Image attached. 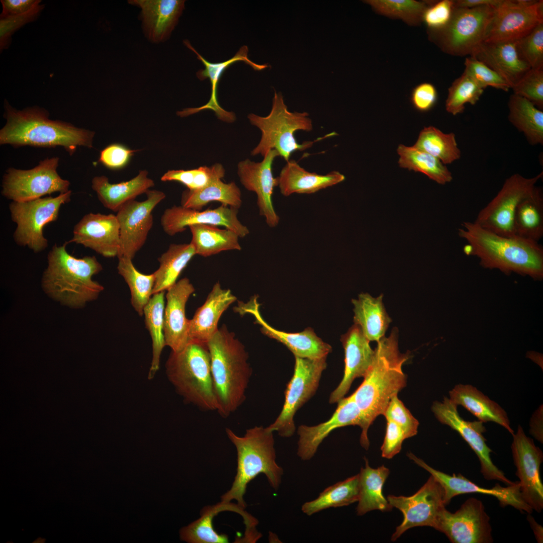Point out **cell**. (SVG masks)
<instances>
[{
	"instance_id": "obj_23",
	"label": "cell",
	"mask_w": 543,
	"mask_h": 543,
	"mask_svg": "<svg viewBox=\"0 0 543 543\" xmlns=\"http://www.w3.org/2000/svg\"><path fill=\"white\" fill-rule=\"evenodd\" d=\"M89 248L105 257L118 256L120 227L116 215L89 213L75 225L72 238L66 241Z\"/></svg>"
},
{
	"instance_id": "obj_52",
	"label": "cell",
	"mask_w": 543,
	"mask_h": 543,
	"mask_svg": "<svg viewBox=\"0 0 543 543\" xmlns=\"http://www.w3.org/2000/svg\"><path fill=\"white\" fill-rule=\"evenodd\" d=\"M464 64V72L484 89L491 86L507 92L510 88L507 82L496 72L474 58L471 56L466 58Z\"/></svg>"
},
{
	"instance_id": "obj_43",
	"label": "cell",
	"mask_w": 543,
	"mask_h": 543,
	"mask_svg": "<svg viewBox=\"0 0 543 543\" xmlns=\"http://www.w3.org/2000/svg\"><path fill=\"white\" fill-rule=\"evenodd\" d=\"M359 497V475L338 482L325 488L315 499L304 503L302 511L308 516L329 508L340 507L357 502Z\"/></svg>"
},
{
	"instance_id": "obj_47",
	"label": "cell",
	"mask_w": 543,
	"mask_h": 543,
	"mask_svg": "<svg viewBox=\"0 0 543 543\" xmlns=\"http://www.w3.org/2000/svg\"><path fill=\"white\" fill-rule=\"evenodd\" d=\"M118 259V273L129 287L131 304L137 313L142 316L153 295L154 273L147 275L140 273L135 267L131 259L120 257Z\"/></svg>"
},
{
	"instance_id": "obj_58",
	"label": "cell",
	"mask_w": 543,
	"mask_h": 543,
	"mask_svg": "<svg viewBox=\"0 0 543 543\" xmlns=\"http://www.w3.org/2000/svg\"><path fill=\"white\" fill-rule=\"evenodd\" d=\"M386 421V433L381 449L382 457L390 459L400 451L402 443L407 438L399 425L390 420Z\"/></svg>"
},
{
	"instance_id": "obj_45",
	"label": "cell",
	"mask_w": 543,
	"mask_h": 543,
	"mask_svg": "<svg viewBox=\"0 0 543 543\" xmlns=\"http://www.w3.org/2000/svg\"><path fill=\"white\" fill-rule=\"evenodd\" d=\"M165 291L153 295L144 309L146 328L152 339V358L148 378L152 379L159 370L161 352L166 345L164 334Z\"/></svg>"
},
{
	"instance_id": "obj_9",
	"label": "cell",
	"mask_w": 543,
	"mask_h": 543,
	"mask_svg": "<svg viewBox=\"0 0 543 543\" xmlns=\"http://www.w3.org/2000/svg\"><path fill=\"white\" fill-rule=\"evenodd\" d=\"M495 8L455 7L448 24L437 30H428L429 39L444 52L454 56L471 55L485 38Z\"/></svg>"
},
{
	"instance_id": "obj_19",
	"label": "cell",
	"mask_w": 543,
	"mask_h": 543,
	"mask_svg": "<svg viewBox=\"0 0 543 543\" xmlns=\"http://www.w3.org/2000/svg\"><path fill=\"white\" fill-rule=\"evenodd\" d=\"M512 436L511 448L521 496L533 510L540 513L543 509V484L540 475L543 453L526 436L521 426L518 425Z\"/></svg>"
},
{
	"instance_id": "obj_53",
	"label": "cell",
	"mask_w": 543,
	"mask_h": 543,
	"mask_svg": "<svg viewBox=\"0 0 543 543\" xmlns=\"http://www.w3.org/2000/svg\"><path fill=\"white\" fill-rule=\"evenodd\" d=\"M37 0L28 11L17 15L0 18V50L7 48L11 42L13 34L26 24L35 20L44 8Z\"/></svg>"
},
{
	"instance_id": "obj_51",
	"label": "cell",
	"mask_w": 543,
	"mask_h": 543,
	"mask_svg": "<svg viewBox=\"0 0 543 543\" xmlns=\"http://www.w3.org/2000/svg\"><path fill=\"white\" fill-rule=\"evenodd\" d=\"M519 50L531 68H543V23L517 40Z\"/></svg>"
},
{
	"instance_id": "obj_5",
	"label": "cell",
	"mask_w": 543,
	"mask_h": 543,
	"mask_svg": "<svg viewBox=\"0 0 543 543\" xmlns=\"http://www.w3.org/2000/svg\"><path fill=\"white\" fill-rule=\"evenodd\" d=\"M218 408L223 417L235 411L245 400L252 370L244 346L225 325L207 342Z\"/></svg>"
},
{
	"instance_id": "obj_54",
	"label": "cell",
	"mask_w": 543,
	"mask_h": 543,
	"mask_svg": "<svg viewBox=\"0 0 543 543\" xmlns=\"http://www.w3.org/2000/svg\"><path fill=\"white\" fill-rule=\"evenodd\" d=\"M512 89L540 110L543 107V68H531Z\"/></svg>"
},
{
	"instance_id": "obj_28",
	"label": "cell",
	"mask_w": 543,
	"mask_h": 543,
	"mask_svg": "<svg viewBox=\"0 0 543 543\" xmlns=\"http://www.w3.org/2000/svg\"><path fill=\"white\" fill-rule=\"evenodd\" d=\"M195 289L189 279L184 278L167 290L164 312V334L166 345L173 352L182 350L190 342L189 320L186 305Z\"/></svg>"
},
{
	"instance_id": "obj_26",
	"label": "cell",
	"mask_w": 543,
	"mask_h": 543,
	"mask_svg": "<svg viewBox=\"0 0 543 543\" xmlns=\"http://www.w3.org/2000/svg\"><path fill=\"white\" fill-rule=\"evenodd\" d=\"M344 350L343 378L329 397L330 404L338 403L348 392L353 381L364 377L370 366L375 351L360 327L354 324L341 338Z\"/></svg>"
},
{
	"instance_id": "obj_39",
	"label": "cell",
	"mask_w": 543,
	"mask_h": 543,
	"mask_svg": "<svg viewBox=\"0 0 543 543\" xmlns=\"http://www.w3.org/2000/svg\"><path fill=\"white\" fill-rule=\"evenodd\" d=\"M192 234L190 243L196 254L208 257L227 250H241L239 236L233 231L216 226L196 224L189 227Z\"/></svg>"
},
{
	"instance_id": "obj_11",
	"label": "cell",
	"mask_w": 543,
	"mask_h": 543,
	"mask_svg": "<svg viewBox=\"0 0 543 543\" xmlns=\"http://www.w3.org/2000/svg\"><path fill=\"white\" fill-rule=\"evenodd\" d=\"M327 366L326 357L320 358L295 356L293 375L287 385L283 408L276 420L267 428L283 437L292 436L296 430L294 417L318 389Z\"/></svg>"
},
{
	"instance_id": "obj_61",
	"label": "cell",
	"mask_w": 543,
	"mask_h": 543,
	"mask_svg": "<svg viewBox=\"0 0 543 543\" xmlns=\"http://www.w3.org/2000/svg\"><path fill=\"white\" fill-rule=\"evenodd\" d=\"M542 405L533 414L529 423V433L541 443L543 442Z\"/></svg>"
},
{
	"instance_id": "obj_7",
	"label": "cell",
	"mask_w": 543,
	"mask_h": 543,
	"mask_svg": "<svg viewBox=\"0 0 543 543\" xmlns=\"http://www.w3.org/2000/svg\"><path fill=\"white\" fill-rule=\"evenodd\" d=\"M169 380L184 398L200 408L217 411L218 403L207 344L190 342L172 351L166 364Z\"/></svg>"
},
{
	"instance_id": "obj_27",
	"label": "cell",
	"mask_w": 543,
	"mask_h": 543,
	"mask_svg": "<svg viewBox=\"0 0 543 543\" xmlns=\"http://www.w3.org/2000/svg\"><path fill=\"white\" fill-rule=\"evenodd\" d=\"M470 56L496 72L510 88L531 69L521 55L517 41H483Z\"/></svg>"
},
{
	"instance_id": "obj_36",
	"label": "cell",
	"mask_w": 543,
	"mask_h": 543,
	"mask_svg": "<svg viewBox=\"0 0 543 543\" xmlns=\"http://www.w3.org/2000/svg\"><path fill=\"white\" fill-rule=\"evenodd\" d=\"M365 467L360 469L359 475V497L356 513L361 516L369 511L379 510L388 511L392 509L383 489L390 471L384 465L378 468L371 467L367 459Z\"/></svg>"
},
{
	"instance_id": "obj_49",
	"label": "cell",
	"mask_w": 543,
	"mask_h": 543,
	"mask_svg": "<svg viewBox=\"0 0 543 543\" xmlns=\"http://www.w3.org/2000/svg\"><path fill=\"white\" fill-rule=\"evenodd\" d=\"M225 170L220 163L211 166H200L189 170H170L161 177L163 182H178L191 191L197 190L221 179L225 176Z\"/></svg>"
},
{
	"instance_id": "obj_59",
	"label": "cell",
	"mask_w": 543,
	"mask_h": 543,
	"mask_svg": "<svg viewBox=\"0 0 543 543\" xmlns=\"http://www.w3.org/2000/svg\"><path fill=\"white\" fill-rule=\"evenodd\" d=\"M411 102L414 108L421 112L430 110L437 100V92L435 86L429 82L416 85L411 95Z\"/></svg>"
},
{
	"instance_id": "obj_60",
	"label": "cell",
	"mask_w": 543,
	"mask_h": 543,
	"mask_svg": "<svg viewBox=\"0 0 543 543\" xmlns=\"http://www.w3.org/2000/svg\"><path fill=\"white\" fill-rule=\"evenodd\" d=\"M37 0H1L2 12L0 18L24 13L36 3Z\"/></svg>"
},
{
	"instance_id": "obj_41",
	"label": "cell",
	"mask_w": 543,
	"mask_h": 543,
	"mask_svg": "<svg viewBox=\"0 0 543 543\" xmlns=\"http://www.w3.org/2000/svg\"><path fill=\"white\" fill-rule=\"evenodd\" d=\"M239 209L242 205L241 191L234 182L225 183L221 179L202 189L185 191L182 196L181 206L201 210L211 202Z\"/></svg>"
},
{
	"instance_id": "obj_34",
	"label": "cell",
	"mask_w": 543,
	"mask_h": 543,
	"mask_svg": "<svg viewBox=\"0 0 543 543\" xmlns=\"http://www.w3.org/2000/svg\"><path fill=\"white\" fill-rule=\"evenodd\" d=\"M449 395L451 401L466 408L479 421L495 422L512 435L514 433L505 411L473 386L458 384L449 392Z\"/></svg>"
},
{
	"instance_id": "obj_15",
	"label": "cell",
	"mask_w": 543,
	"mask_h": 543,
	"mask_svg": "<svg viewBox=\"0 0 543 543\" xmlns=\"http://www.w3.org/2000/svg\"><path fill=\"white\" fill-rule=\"evenodd\" d=\"M542 23V0H502L483 41H517Z\"/></svg>"
},
{
	"instance_id": "obj_31",
	"label": "cell",
	"mask_w": 543,
	"mask_h": 543,
	"mask_svg": "<svg viewBox=\"0 0 543 543\" xmlns=\"http://www.w3.org/2000/svg\"><path fill=\"white\" fill-rule=\"evenodd\" d=\"M237 298L229 289L222 288L219 282L213 286L205 303L189 320L190 342L207 344L218 330V323L223 312Z\"/></svg>"
},
{
	"instance_id": "obj_42",
	"label": "cell",
	"mask_w": 543,
	"mask_h": 543,
	"mask_svg": "<svg viewBox=\"0 0 543 543\" xmlns=\"http://www.w3.org/2000/svg\"><path fill=\"white\" fill-rule=\"evenodd\" d=\"M196 255L190 243L171 244L158 258L159 266L154 272L153 295L165 291L173 286L190 260Z\"/></svg>"
},
{
	"instance_id": "obj_6",
	"label": "cell",
	"mask_w": 543,
	"mask_h": 543,
	"mask_svg": "<svg viewBox=\"0 0 543 543\" xmlns=\"http://www.w3.org/2000/svg\"><path fill=\"white\" fill-rule=\"evenodd\" d=\"M226 432L236 450L237 469L231 487L221 496V502L229 503L235 500L238 506L244 509L247 505L244 496L250 481L263 474L269 485L277 490L284 471L276 462L273 432L267 427L249 428L241 436L229 428L226 429Z\"/></svg>"
},
{
	"instance_id": "obj_14",
	"label": "cell",
	"mask_w": 543,
	"mask_h": 543,
	"mask_svg": "<svg viewBox=\"0 0 543 543\" xmlns=\"http://www.w3.org/2000/svg\"><path fill=\"white\" fill-rule=\"evenodd\" d=\"M431 410L440 423L459 433L474 451L480 462V472L486 480L499 481L506 485L514 483L493 463L490 456L492 450L487 445L483 435L486 428L483 422L468 421L463 419L458 412V405L446 397L442 402H434Z\"/></svg>"
},
{
	"instance_id": "obj_46",
	"label": "cell",
	"mask_w": 543,
	"mask_h": 543,
	"mask_svg": "<svg viewBox=\"0 0 543 543\" xmlns=\"http://www.w3.org/2000/svg\"><path fill=\"white\" fill-rule=\"evenodd\" d=\"M413 146L433 156L445 165L451 163L461 156L455 134L444 133L433 126L424 127Z\"/></svg>"
},
{
	"instance_id": "obj_32",
	"label": "cell",
	"mask_w": 543,
	"mask_h": 543,
	"mask_svg": "<svg viewBox=\"0 0 543 543\" xmlns=\"http://www.w3.org/2000/svg\"><path fill=\"white\" fill-rule=\"evenodd\" d=\"M277 178L281 193L288 197L293 194H313L341 183L345 177L335 170L326 174L311 172L301 167L295 160L290 159Z\"/></svg>"
},
{
	"instance_id": "obj_57",
	"label": "cell",
	"mask_w": 543,
	"mask_h": 543,
	"mask_svg": "<svg viewBox=\"0 0 543 543\" xmlns=\"http://www.w3.org/2000/svg\"><path fill=\"white\" fill-rule=\"evenodd\" d=\"M136 151L121 144H111L101 151L99 161L109 169H119L127 165Z\"/></svg>"
},
{
	"instance_id": "obj_48",
	"label": "cell",
	"mask_w": 543,
	"mask_h": 543,
	"mask_svg": "<svg viewBox=\"0 0 543 543\" xmlns=\"http://www.w3.org/2000/svg\"><path fill=\"white\" fill-rule=\"evenodd\" d=\"M377 13L386 17L398 19L410 26H418L422 22L423 13L429 1L415 0H367Z\"/></svg>"
},
{
	"instance_id": "obj_29",
	"label": "cell",
	"mask_w": 543,
	"mask_h": 543,
	"mask_svg": "<svg viewBox=\"0 0 543 543\" xmlns=\"http://www.w3.org/2000/svg\"><path fill=\"white\" fill-rule=\"evenodd\" d=\"M184 42L188 48L196 54L198 59L200 60L205 65V68L204 69L200 70L197 72V76L200 80H204L206 78L210 79L211 84V94L209 101L205 105L198 108L185 109L182 111L177 112V115L180 117H184L204 110H211L215 112L219 119L227 123H231L233 122L236 119L234 113L223 109L219 105L217 100V85L222 73L229 65L238 61L244 62L252 67L255 70L258 71L268 67V65L266 64H258L251 61L248 57V49L246 46H242L233 57L225 61L211 63L206 60L201 56L191 45L188 40H186Z\"/></svg>"
},
{
	"instance_id": "obj_17",
	"label": "cell",
	"mask_w": 543,
	"mask_h": 543,
	"mask_svg": "<svg viewBox=\"0 0 543 543\" xmlns=\"http://www.w3.org/2000/svg\"><path fill=\"white\" fill-rule=\"evenodd\" d=\"M141 202L131 200L117 212L120 227V248L118 257L132 259L144 245L153 226L154 208L165 198L161 191L149 190Z\"/></svg>"
},
{
	"instance_id": "obj_33",
	"label": "cell",
	"mask_w": 543,
	"mask_h": 543,
	"mask_svg": "<svg viewBox=\"0 0 543 543\" xmlns=\"http://www.w3.org/2000/svg\"><path fill=\"white\" fill-rule=\"evenodd\" d=\"M147 175L146 170H141L131 179L118 184L110 183L108 178L104 175L95 176L92 180V187L105 208L117 212L125 204L146 193L154 186V182Z\"/></svg>"
},
{
	"instance_id": "obj_12",
	"label": "cell",
	"mask_w": 543,
	"mask_h": 543,
	"mask_svg": "<svg viewBox=\"0 0 543 543\" xmlns=\"http://www.w3.org/2000/svg\"><path fill=\"white\" fill-rule=\"evenodd\" d=\"M59 158H47L29 170L8 169L2 181V194L15 202L37 199L54 193L69 191L70 183L57 172Z\"/></svg>"
},
{
	"instance_id": "obj_2",
	"label": "cell",
	"mask_w": 543,
	"mask_h": 543,
	"mask_svg": "<svg viewBox=\"0 0 543 543\" xmlns=\"http://www.w3.org/2000/svg\"><path fill=\"white\" fill-rule=\"evenodd\" d=\"M462 226L458 233L468 243L465 253L478 257L484 267L536 279L542 277L543 248L538 242L502 236L474 222H464Z\"/></svg>"
},
{
	"instance_id": "obj_56",
	"label": "cell",
	"mask_w": 543,
	"mask_h": 543,
	"mask_svg": "<svg viewBox=\"0 0 543 543\" xmlns=\"http://www.w3.org/2000/svg\"><path fill=\"white\" fill-rule=\"evenodd\" d=\"M454 9V1H429L422 16V22L428 30H437L449 22Z\"/></svg>"
},
{
	"instance_id": "obj_50",
	"label": "cell",
	"mask_w": 543,
	"mask_h": 543,
	"mask_svg": "<svg viewBox=\"0 0 543 543\" xmlns=\"http://www.w3.org/2000/svg\"><path fill=\"white\" fill-rule=\"evenodd\" d=\"M484 90L472 77L463 72L448 89L445 101L446 111L454 116L463 113L465 105L476 104Z\"/></svg>"
},
{
	"instance_id": "obj_21",
	"label": "cell",
	"mask_w": 543,
	"mask_h": 543,
	"mask_svg": "<svg viewBox=\"0 0 543 543\" xmlns=\"http://www.w3.org/2000/svg\"><path fill=\"white\" fill-rule=\"evenodd\" d=\"M238 209L225 205L204 211L173 206L163 212L160 220L164 232L169 236L184 231L196 224L222 226L234 231L240 238L249 234L248 228L238 218Z\"/></svg>"
},
{
	"instance_id": "obj_18",
	"label": "cell",
	"mask_w": 543,
	"mask_h": 543,
	"mask_svg": "<svg viewBox=\"0 0 543 543\" xmlns=\"http://www.w3.org/2000/svg\"><path fill=\"white\" fill-rule=\"evenodd\" d=\"M387 499L392 507L398 509L403 515L402 523L396 527L391 537L392 541L414 527H434L439 513L445 506L443 488L431 475L413 495H389Z\"/></svg>"
},
{
	"instance_id": "obj_24",
	"label": "cell",
	"mask_w": 543,
	"mask_h": 543,
	"mask_svg": "<svg viewBox=\"0 0 543 543\" xmlns=\"http://www.w3.org/2000/svg\"><path fill=\"white\" fill-rule=\"evenodd\" d=\"M257 297H254L247 303L239 302L235 310L241 315H252L256 323L261 326V332L284 344L295 357L320 358L327 357L331 351V346L318 337L311 328L296 333L286 332L273 328L262 317Z\"/></svg>"
},
{
	"instance_id": "obj_20",
	"label": "cell",
	"mask_w": 543,
	"mask_h": 543,
	"mask_svg": "<svg viewBox=\"0 0 543 543\" xmlns=\"http://www.w3.org/2000/svg\"><path fill=\"white\" fill-rule=\"evenodd\" d=\"M408 458L417 465L428 472L441 485L443 490V501L448 504L451 499L459 495L480 493L495 497L501 507L511 506L521 512L531 514L533 509L524 501L520 491L519 481L503 487L497 483L491 488L479 486L461 474L450 475L434 469L422 460L411 452Z\"/></svg>"
},
{
	"instance_id": "obj_1",
	"label": "cell",
	"mask_w": 543,
	"mask_h": 543,
	"mask_svg": "<svg viewBox=\"0 0 543 543\" xmlns=\"http://www.w3.org/2000/svg\"><path fill=\"white\" fill-rule=\"evenodd\" d=\"M398 336L395 327L388 337L377 342L372 363L362 383L352 394L363 420L360 443L366 449L370 445L369 427L379 415L384 414L392 398L406 385L402 366L409 359V353L400 352Z\"/></svg>"
},
{
	"instance_id": "obj_22",
	"label": "cell",
	"mask_w": 543,
	"mask_h": 543,
	"mask_svg": "<svg viewBox=\"0 0 543 543\" xmlns=\"http://www.w3.org/2000/svg\"><path fill=\"white\" fill-rule=\"evenodd\" d=\"M279 156L276 150L272 149L263 156L260 162L247 159L240 161L237 165L240 182L246 190L256 194L259 214L272 228L276 227L280 221L272 202L274 188L278 186L277 178L273 174L272 165Z\"/></svg>"
},
{
	"instance_id": "obj_16",
	"label": "cell",
	"mask_w": 543,
	"mask_h": 543,
	"mask_svg": "<svg viewBox=\"0 0 543 543\" xmlns=\"http://www.w3.org/2000/svg\"><path fill=\"white\" fill-rule=\"evenodd\" d=\"M490 520L482 502L470 498L455 512L444 507L433 528L445 534L452 543H491L493 539Z\"/></svg>"
},
{
	"instance_id": "obj_63",
	"label": "cell",
	"mask_w": 543,
	"mask_h": 543,
	"mask_svg": "<svg viewBox=\"0 0 543 543\" xmlns=\"http://www.w3.org/2000/svg\"><path fill=\"white\" fill-rule=\"evenodd\" d=\"M527 519L533 530L537 542L542 543L543 542V528L542 526L539 524L530 514L527 515Z\"/></svg>"
},
{
	"instance_id": "obj_62",
	"label": "cell",
	"mask_w": 543,
	"mask_h": 543,
	"mask_svg": "<svg viewBox=\"0 0 543 543\" xmlns=\"http://www.w3.org/2000/svg\"><path fill=\"white\" fill-rule=\"evenodd\" d=\"M502 0H457L454 6L458 8H474L481 6L497 7Z\"/></svg>"
},
{
	"instance_id": "obj_4",
	"label": "cell",
	"mask_w": 543,
	"mask_h": 543,
	"mask_svg": "<svg viewBox=\"0 0 543 543\" xmlns=\"http://www.w3.org/2000/svg\"><path fill=\"white\" fill-rule=\"evenodd\" d=\"M67 244H54L47 255L42 287L51 298L72 308H81L96 299L103 286L92 279L103 269L94 256L77 258L66 250Z\"/></svg>"
},
{
	"instance_id": "obj_44",
	"label": "cell",
	"mask_w": 543,
	"mask_h": 543,
	"mask_svg": "<svg viewBox=\"0 0 543 543\" xmlns=\"http://www.w3.org/2000/svg\"><path fill=\"white\" fill-rule=\"evenodd\" d=\"M397 152L400 167L420 172L440 185L451 181V173L445 164L433 156L413 146L399 145Z\"/></svg>"
},
{
	"instance_id": "obj_8",
	"label": "cell",
	"mask_w": 543,
	"mask_h": 543,
	"mask_svg": "<svg viewBox=\"0 0 543 543\" xmlns=\"http://www.w3.org/2000/svg\"><path fill=\"white\" fill-rule=\"evenodd\" d=\"M308 116L307 112L288 111L283 96L275 91L272 110L267 116L261 117L254 114L248 115L250 123L261 133L260 140L252 150L251 155L260 154L263 156L269 150L275 149L280 156L288 161L293 152L310 148L314 141L301 144L295 137L297 131L312 130V121Z\"/></svg>"
},
{
	"instance_id": "obj_37",
	"label": "cell",
	"mask_w": 543,
	"mask_h": 543,
	"mask_svg": "<svg viewBox=\"0 0 543 543\" xmlns=\"http://www.w3.org/2000/svg\"><path fill=\"white\" fill-rule=\"evenodd\" d=\"M515 236L538 242L543 236V195L541 188L533 190L519 204L513 222Z\"/></svg>"
},
{
	"instance_id": "obj_55",
	"label": "cell",
	"mask_w": 543,
	"mask_h": 543,
	"mask_svg": "<svg viewBox=\"0 0 543 543\" xmlns=\"http://www.w3.org/2000/svg\"><path fill=\"white\" fill-rule=\"evenodd\" d=\"M383 415L386 419L390 420L399 425L404 431L407 438L417 434L418 421L412 415L397 395L392 398Z\"/></svg>"
},
{
	"instance_id": "obj_25",
	"label": "cell",
	"mask_w": 543,
	"mask_h": 543,
	"mask_svg": "<svg viewBox=\"0 0 543 543\" xmlns=\"http://www.w3.org/2000/svg\"><path fill=\"white\" fill-rule=\"evenodd\" d=\"M348 425H358L361 429L363 420L352 395L343 398L331 417L314 426L300 425L298 429L297 455L303 461L311 459L323 440L334 430Z\"/></svg>"
},
{
	"instance_id": "obj_3",
	"label": "cell",
	"mask_w": 543,
	"mask_h": 543,
	"mask_svg": "<svg viewBox=\"0 0 543 543\" xmlns=\"http://www.w3.org/2000/svg\"><path fill=\"white\" fill-rule=\"evenodd\" d=\"M4 107L6 123L0 131L1 144L49 148L59 146L70 155L78 146L93 147L94 131L50 120L47 111L39 107L17 110L7 101Z\"/></svg>"
},
{
	"instance_id": "obj_40",
	"label": "cell",
	"mask_w": 543,
	"mask_h": 543,
	"mask_svg": "<svg viewBox=\"0 0 543 543\" xmlns=\"http://www.w3.org/2000/svg\"><path fill=\"white\" fill-rule=\"evenodd\" d=\"M509 121L532 145L543 144V112L526 99L512 94L508 103Z\"/></svg>"
},
{
	"instance_id": "obj_30",
	"label": "cell",
	"mask_w": 543,
	"mask_h": 543,
	"mask_svg": "<svg viewBox=\"0 0 543 543\" xmlns=\"http://www.w3.org/2000/svg\"><path fill=\"white\" fill-rule=\"evenodd\" d=\"M128 3L141 8L144 32L155 43L168 38L185 7L183 0H131Z\"/></svg>"
},
{
	"instance_id": "obj_35",
	"label": "cell",
	"mask_w": 543,
	"mask_h": 543,
	"mask_svg": "<svg viewBox=\"0 0 543 543\" xmlns=\"http://www.w3.org/2000/svg\"><path fill=\"white\" fill-rule=\"evenodd\" d=\"M383 295L374 298L361 293L357 299H352L354 324L359 326L370 341H378L385 336L392 319L383 303Z\"/></svg>"
},
{
	"instance_id": "obj_10",
	"label": "cell",
	"mask_w": 543,
	"mask_h": 543,
	"mask_svg": "<svg viewBox=\"0 0 543 543\" xmlns=\"http://www.w3.org/2000/svg\"><path fill=\"white\" fill-rule=\"evenodd\" d=\"M71 196L69 190L55 197L49 196L22 202L12 201L9 208L11 219L17 225L13 234L15 243L27 247L35 253L47 248L48 242L43 234L44 227L57 220L61 206L70 201Z\"/></svg>"
},
{
	"instance_id": "obj_38",
	"label": "cell",
	"mask_w": 543,
	"mask_h": 543,
	"mask_svg": "<svg viewBox=\"0 0 543 543\" xmlns=\"http://www.w3.org/2000/svg\"><path fill=\"white\" fill-rule=\"evenodd\" d=\"M225 510L240 514L242 509L237 504L221 501L215 505L206 506L201 510L199 518L180 529V539L189 543L228 542V536L217 532L213 524L214 517Z\"/></svg>"
},
{
	"instance_id": "obj_13",
	"label": "cell",
	"mask_w": 543,
	"mask_h": 543,
	"mask_svg": "<svg viewBox=\"0 0 543 543\" xmlns=\"http://www.w3.org/2000/svg\"><path fill=\"white\" fill-rule=\"evenodd\" d=\"M542 172L532 177L514 174L496 196L478 213L474 222L499 235L514 237V214L519 204L533 190Z\"/></svg>"
}]
</instances>
